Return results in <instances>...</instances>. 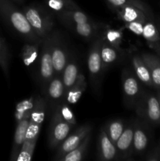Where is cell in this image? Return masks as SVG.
Listing matches in <instances>:
<instances>
[{
  "mask_svg": "<svg viewBox=\"0 0 160 161\" xmlns=\"http://www.w3.org/2000/svg\"><path fill=\"white\" fill-rule=\"evenodd\" d=\"M97 159L103 161L118 160V151L115 144L107 135L104 127L100 129L97 142Z\"/></svg>",
  "mask_w": 160,
  "mask_h": 161,
  "instance_id": "14",
  "label": "cell"
},
{
  "mask_svg": "<svg viewBox=\"0 0 160 161\" xmlns=\"http://www.w3.org/2000/svg\"><path fill=\"white\" fill-rule=\"evenodd\" d=\"M13 1L16 2V3H19V4H22V3H24V0H13Z\"/></svg>",
  "mask_w": 160,
  "mask_h": 161,
  "instance_id": "38",
  "label": "cell"
},
{
  "mask_svg": "<svg viewBox=\"0 0 160 161\" xmlns=\"http://www.w3.org/2000/svg\"><path fill=\"white\" fill-rule=\"evenodd\" d=\"M0 16L6 25L27 42H36L42 39L34 32L23 11L17 9L9 0H0Z\"/></svg>",
  "mask_w": 160,
  "mask_h": 161,
  "instance_id": "1",
  "label": "cell"
},
{
  "mask_svg": "<svg viewBox=\"0 0 160 161\" xmlns=\"http://www.w3.org/2000/svg\"><path fill=\"white\" fill-rule=\"evenodd\" d=\"M138 118L152 127L160 126V105L157 96L143 91L134 106Z\"/></svg>",
  "mask_w": 160,
  "mask_h": 161,
  "instance_id": "3",
  "label": "cell"
},
{
  "mask_svg": "<svg viewBox=\"0 0 160 161\" xmlns=\"http://www.w3.org/2000/svg\"><path fill=\"white\" fill-rule=\"evenodd\" d=\"M158 31H159V36H160V28H159V29H158Z\"/></svg>",
  "mask_w": 160,
  "mask_h": 161,
  "instance_id": "39",
  "label": "cell"
},
{
  "mask_svg": "<svg viewBox=\"0 0 160 161\" xmlns=\"http://www.w3.org/2000/svg\"><path fill=\"white\" fill-rule=\"evenodd\" d=\"M31 113L27 115L20 122L17 123L15 133H14L13 141L12 148H11L10 158H9L10 161L17 160L19 153H20V149H21L22 145H23L24 142L28 124H29Z\"/></svg>",
  "mask_w": 160,
  "mask_h": 161,
  "instance_id": "15",
  "label": "cell"
},
{
  "mask_svg": "<svg viewBox=\"0 0 160 161\" xmlns=\"http://www.w3.org/2000/svg\"><path fill=\"white\" fill-rule=\"evenodd\" d=\"M145 160L147 161H160V146L158 145L156 147L152 149L146 155Z\"/></svg>",
  "mask_w": 160,
  "mask_h": 161,
  "instance_id": "36",
  "label": "cell"
},
{
  "mask_svg": "<svg viewBox=\"0 0 160 161\" xmlns=\"http://www.w3.org/2000/svg\"><path fill=\"white\" fill-rule=\"evenodd\" d=\"M86 87H87V83L85 75L83 73H79L73 86L64 94V101L71 105L77 103L84 91H86Z\"/></svg>",
  "mask_w": 160,
  "mask_h": 161,
  "instance_id": "24",
  "label": "cell"
},
{
  "mask_svg": "<svg viewBox=\"0 0 160 161\" xmlns=\"http://www.w3.org/2000/svg\"><path fill=\"white\" fill-rule=\"evenodd\" d=\"M46 109L47 103L45 97L43 96H37L35 99L34 106L30 116L29 124L24 140H31L39 138L42 124L45 119Z\"/></svg>",
  "mask_w": 160,
  "mask_h": 161,
  "instance_id": "9",
  "label": "cell"
},
{
  "mask_svg": "<svg viewBox=\"0 0 160 161\" xmlns=\"http://www.w3.org/2000/svg\"><path fill=\"white\" fill-rule=\"evenodd\" d=\"M125 124H125L122 119H115L110 120L104 127L107 135L114 144L117 142L119 137L122 135V132L125 129Z\"/></svg>",
  "mask_w": 160,
  "mask_h": 161,
  "instance_id": "28",
  "label": "cell"
},
{
  "mask_svg": "<svg viewBox=\"0 0 160 161\" xmlns=\"http://www.w3.org/2000/svg\"><path fill=\"white\" fill-rule=\"evenodd\" d=\"M72 128V126L63 119L56 110H54L52 113L48 135V144L50 149H56L57 146L68 136Z\"/></svg>",
  "mask_w": 160,
  "mask_h": 161,
  "instance_id": "8",
  "label": "cell"
},
{
  "mask_svg": "<svg viewBox=\"0 0 160 161\" xmlns=\"http://www.w3.org/2000/svg\"><path fill=\"white\" fill-rule=\"evenodd\" d=\"M108 3L113 7L118 9L124 6H133L144 11L151 19H153V14L148 6L141 0H107Z\"/></svg>",
  "mask_w": 160,
  "mask_h": 161,
  "instance_id": "29",
  "label": "cell"
},
{
  "mask_svg": "<svg viewBox=\"0 0 160 161\" xmlns=\"http://www.w3.org/2000/svg\"><path fill=\"white\" fill-rule=\"evenodd\" d=\"M115 11L118 18L124 23L133 21L147 22V20H152L144 11L133 6H124L115 9Z\"/></svg>",
  "mask_w": 160,
  "mask_h": 161,
  "instance_id": "16",
  "label": "cell"
},
{
  "mask_svg": "<svg viewBox=\"0 0 160 161\" xmlns=\"http://www.w3.org/2000/svg\"><path fill=\"white\" fill-rule=\"evenodd\" d=\"M93 130V125L90 124H85L78 127L72 135L67 136L56 148V153L53 160H57L58 158L62 157L64 154L76 148L85 138Z\"/></svg>",
  "mask_w": 160,
  "mask_h": 161,
  "instance_id": "11",
  "label": "cell"
},
{
  "mask_svg": "<svg viewBox=\"0 0 160 161\" xmlns=\"http://www.w3.org/2000/svg\"><path fill=\"white\" fill-rule=\"evenodd\" d=\"M121 51V50L113 47L105 40H103L100 47V58L104 72L107 69L119 61L122 55L120 53Z\"/></svg>",
  "mask_w": 160,
  "mask_h": 161,
  "instance_id": "19",
  "label": "cell"
},
{
  "mask_svg": "<svg viewBox=\"0 0 160 161\" xmlns=\"http://www.w3.org/2000/svg\"><path fill=\"white\" fill-rule=\"evenodd\" d=\"M133 119L125 124L122 135L115 143L118 151V160H130L133 153Z\"/></svg>",
  "mask_w": 160,
  "mask_h": 161,
  "instance_id": "13",
  "label": "cell"
},
{
  "mask_svg": "<svg viewBox=\"0 0 160 161\" xmlns=\"http://www.w3.org/2000/svg\"><path fill=\"white\" fill-rule=\"evenodd\" d=\"M150 141L149 125L142 119H133V153L134 154H141L148 146Z\"/></svg>",
  "mask_w": 160,
  "mask_h": 161,
  "instance_id": "12",
  "label": "cell"
},
{
  "mask_svg": "<svg viewBox=\"0 0 160 161\" xmlns=\"http://www.w3.org/2000/svg\"><path fill=\"white\" fill-rule=\"evenodd\" d=\"M36 36L43 39L53 31L54 20L52 14L43 6L29 5L22 9Z\"/></svg>",
  "mask_w": 160,
  "mask_h": 161,
  "instance_id": "2",
  "label": "cell"
},
{
  "mask_svg": "<svg viewBox=\"0 0 160 161\" xmlns=\"http://www.w3.org/2000/svg\"><path fill=\"white\" fill-rule=\"evenodd\" d=\"M145 22L143 21H133L125 23V28L127 30L133 32V34L138 36H142L143 30H144V25Z\"/></svg>",
  "mask_w": 160,
  "mask_h": 161,
  "instance_id": "35",
  "label": "cell"
},
{
  "mask_svg": "<svg viewBox=\"0 0 160 161\" xmlns=\"http://www.w3.org/2000/svg\"><path fill=\"white\" fill-rule=\"evenodd\" d=\"M132 66L134 71V74L137 77L139 81L145 84L146 86L153 87V82H152L150 71L141 54L133 55Z\"/></svg>",
  "mask_w": 160,
  "mask_h": 161,
  "instance_id": "17",
  "label": "cell"
},
{
  "mask_svg": "<svg viewBox=\"0 0 160 161\" xmlns=\"http://www.w3.org/2000/svg\"><path fill=\"white\" fill-rule=\"evenodd\" d=\"M104 40L103 36L96 38L89 49L87 58V68L89 79L94 93L99 94L101 86L102 78L104 71L100 58V47Z\"/></svg>",
  "mask_w": 160,
  "mask_h": 161,
  "instance_id": "4",
  "label": "cell"
},
{
  "mask_svg": "<svg viewBox=\"0 0 160 161\" xmlns=\"http://www.w3.org/2000/svg\"><path fill=\"white\" fill-rule=\"evenodd\" d=\"M69 104L67 103L65 101H64L63 102H61L54 110H56L58 113H60V115L61 116V117L63 118L64 120H65L66 122L68 123L72 127H75L77 124L76 119H75V116L74 113L72 112V110L71 109V108L69 107Z\"/></svg>",
  "mask_w": 160,
  "mask_h": 161,
  "instance_id": "34",
  "label": "cell"
},
{
  "mask_svg": "<svg viewBox=\"0 0 160 161\" xmlns=\"http://www.w3.org/2000/svg\"><path fill=\"white\" fill-rule=\"evenodd\" d=\"M158 145H159V146H160V143H159V144H158Z\"/></svg>",
  "mask_w": 160,
  "mask_h": 161,
  "instance_id": "40",
  "label": "cell"
},
{
  "mask_svg": "<svg viewBox=\"0 0 160 161\" xmlns=\"http://www.w3.org/2000/svg\"><path fill=\"white\" fill-rule=\"evenodd\" d=\"M104 40L113 47L121 50V44L123 40V32L122 29L107 28L104 31Z\"/></svg>",
  "mask_w": 160,
  "mask_h": 161,
  "instance_id": "32",
  "label": "cell"
},
{
  "mask_svg": "<svg viewBox=\"0 0 160 161\" xmlns=\"http://www.w3.org/2000/svg\"><path fill=\"white\" fill-rule=\"evenodd\" d=\"M143 38L146 40L147 45L153 49L157 54L160 57V36L158 28L152 21L147 20L144 25Z\"/></svg>",
  "mask_w": 160,
  "mask_h": 161,
  "instance_id": "21",
  "label": "cell"
},
{
  "mask_svg": "<svg viewBox=\"0 0 160 161\" xmlns=\"http://www.w3.org/2000/svg\"><path fill=\"white\" fill-rule=\"evenodd\" d=\"M34 97H28L19 102L16 106L15 113H14V117H15L16 124L20 122L22 119L25 117L27 115L30 114L32 111L33 106H34L35 102Z\"/></svg>",
  "mask_w": 160,
  "mask_h": 161,
  "instance_id": "31",
  "label": "cell"
},
{
  "mask_svg": "<svg viewBox=\"0 0 160 161\" xmlns=\"http://www.w3.org/2000/svg\"><path fill=\"white\" fill-rule=\"evenodd\" d=\"M45 5L56 15L65 11L79 9V6L73 0H45Z\"/></svg>",
  "mask_w": 160,
  "mask_h": 161,
  "instance_id": "27",
  "label": "cell"
},
{
  "mask_svg": "<svg viewBox=\"0 0 160 161\" xmlns=\"http://www.w3.org/2000/svg\"><path fill=\"white\" fill-rule=\"evenodd\" d=\"M91 139V133L89 134L83 141L77 146L73 150L70 151L67 153L64 154L62 157L57 159L56 161H80L84 158L86 152H87L88 146Z\"/></svg>",
  "mask_w": 160,
  "mask_h": 161,
  "instance_id": "26",
  "label": "cell"
},
{
  "mask_svg": "<svg viewBox=\"0 0 160 161\" xmlns=\"http://www.w3.org/2000/svg\"><path fill=\"white\" fill-rule=\"evenodd\" d=\"M56 16L60 21L67 28L73 25H76V24L93 21L90 17L86 13L83 12L80 8L77 9L65 11L62 14H57Z\"/></svg>",
  "mask_w": 160,
  "mask_h": 161,
  "instance_id": "22",
  "label": "cell"
},
{
  "mask_svg": "<svg viewBox=\"0 0 160 161\" xmlns=\"http://www.w3.org/2000/svg\"><path fill=\"white\" fill-rule=\"evenodd\" d=\"M157 98H158V103H159V105H160V89L158 90V91H157Z\"/></svg>",
  "mask_w": 160,
  "mask_h": 161,
  "instance_id": "37",
  "label": "cell"
},
{
  "mask_svg": "<svg viewBox=\"0 0 160 161\" xmlns=\"http://www.w3.org/2000/svg\"><path fill=\"white\" fill-rule=\"evenodd\" d=\"M121 80L124 105L127 108H134L135 105L144 91L139 80L128 68L122 70Z\"/></svg>",
  "mask_w": 160,
  "mask_h": 161,
  "instance_id": "6",
  "label": "cell"
},
{
  "mask_svg": "<svg viewBox=\"0 0 160 161\" xmlns=\"http://www.w3.org/2000/svg\"><path fill=\"white\" fill-rule=\"evenodd\" d=\"M53 42H52V60L55 75H61L68 61L70 54L67 50V45L59 31H52Z\"/></svg>",
  "mask_w": 160,
  "mask_h": 161,
  "instance_id": "7",
  "label": "cell"
},
{
  "mask_svg": "<svg viewBox=\"0 0 160 161\" xmlns=\"http://www.w3.org/2000/svg\"><path fill=\"white\" fill-rule=\"evenodd\" d=\"M38 138L31 140H24L16 161H29L32 158Z\"/></svg>",
  "mask_w": 160,
  "mask_h": 161,
  "instance_id": "33",
  "label": "cell"
},
{
  "mask_svg": "<svg viewBox=\"0 0 160 161\" xmlns=\"http://www.w3.org/2000/svg\"><path fill=\"white\" fill-rule=\"evenodd\" d=\"M68 28L80 37L84 38L85 39H92L98 37L99 31L100 30V25L93 21H90L73 25Z\"/></svg>",
  "mask_w": 160,
  "mask_h": 161,
  "instance_id": "23",
  "label": "cell"
},
{
  "mask_svg": "<svg viewBox=\"0 0 160 161\" xmlns=\"http://www.w3.org/2000/svg\"><path fill=\"white\" fill-rule=\"evenodd\" d=\"M79 73L78 61L73 55L71 54L68 61H67V64H66L65 68L62 72V75H61L65 93L73 86Z\"/></svg>",
  "mask_w": 160,
  "mask_h": 161,
  "instance_id": "18",
  "label": "cell"
},
{
  "mask_svg": "<svg viewBox=\"0 0 160 161\" xmlns=\"http://www.w3.org/2000/svg\"><path fill=\"white\" fill-rule=\"evenodd\" d=\"M9 51L7 43L3 37L0 36V68L6 80H9Z\"/></svg>",
  "mask_w": 160,
  "mask_h": 161,
  "instance_id": "30",
  "label": "cell"
},
{
  "mask_svg": "<svg viewBox=\"0 0 160 161\" xmlns=\"http://www.w3.org/2000/svg\"><path fill=\"white\" fill-rule=\"evenodd\" d=\"M52 31L42 39L41 44L40 59H39V82L43 91L49 82L55 75L52 60V42L53 34Z\"/></svg>",
  "mask_w": 160,
  "mask_h": 161,
  "instance_id": "5",
  "label": "cell"
},
{
  "mask_svg": "<svg viewBox=\"0 0 160 161\" xmlns=\"http://www.w3.org/2000/svg\"><path fill=\"white\" fill-rule=\"evenodd\" d=\"M64 83L61 75H54L52 80L42 91V95L45 97L47 107L50 106V111L53 113L55 108L64 101Z\"/></svg>",
  "mask_w": 160,
  "mask_h": 161,
  "instance_id": "10",
  "label": "cell"
},
{
  "mask_svg": "<svg viewBox=\"0 0 160 161\" xmlns=\"http://www.w3.org/2000/svg\"><path fill=\"white\" fill-rule=\"evenodd\" d=\"M42 41L36 42H27L22 47L20 58L26 67H30L37 61L39 57V50L42 44Z\"/></svg>",
  "mask_w": 160,
  "mask_h": 161,
  "instance_id": "25",
  "label": "cell"
},
{
  "mask_svg": "<svg viewBox=\"0 0 160 161\" xmlns=\"http://www.w3.org/2000/svg\"><path fill=\"white\" fill-rule=\"evenodd\" d=\"M141 56L145 61L152 75L153 87L160 89V57L158 54L144 52Z\"/></svg>",
  "mask_w": 160,
  "mask_h": 161,
  "instance_id": "20",
  "label": "cell"
}]
</instances>
